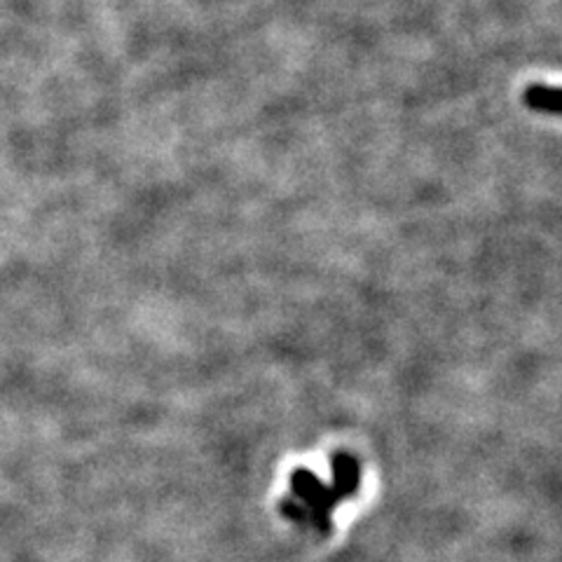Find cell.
Segmentation results:
<instances>
[{
	"mask_svg": "<svg viewBox=\"0 0 562 562\" xmlns=\"http://www.w3.org/2000/svg\"><path fill=\"white\" fill-rule=\"evenodd\" d=\"M525 103L535 111L555 115V113H560V90H558V87L532 85L530 90L525 92Z\"/></svg>",
	"mask_w": 562,
	"mask_h": 562,
	"instance_id": "obj_1",
	"label": "cell"
}]
</instances>
